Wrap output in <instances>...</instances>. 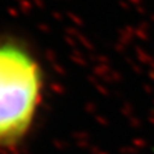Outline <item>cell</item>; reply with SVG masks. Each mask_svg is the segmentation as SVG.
Here are the masks:
<instances>
[{"mask_svg": "<svg viewBox=\"0 0 154 154\" xmlns=\"http://www.w3.org/2000/svg\"><path fill=\"white\" fill-rule=\"evenodd\" d=\"M42 71L21 42H0V146L18 145L35 121L42 96Z\"/></svg>", "mask_w": 154, "mask_h": 154, "instance_id": "cell-1", "label": "cell"}]
</instances>
